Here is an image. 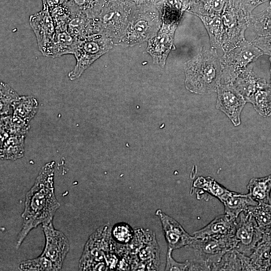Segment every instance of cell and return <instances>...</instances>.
<instances>
[{
	"instance_id": "1",
	"label": "cell",
	"mask_w": 271,
	"mask_h": 271,
	"mask_svg": "<svg viewBox=\"0 0 271 271\" xmlns=\"http://www.w3.org/2000/svg\"><path fill=\"white\" fill-rule=\"evenodd\" d=\"M55 162L47 163L41 168L33 186L26 195L25 207L22 214L23 224L17 240L19 248L33 229L40 224L53 221L60 204L54 187Z\"/></svg>"
},
{
	"instance_id": "2",
	"label": "cell",
	"mask_w": 271,
	"mask_h": 271,
	"mask_svg": "<svg viewBox=\"0 0 271 271\" xmlns=\"http://www.w3.org/2000/svg\"><path fill=\"white\" fill-rule=\"evenodd\" d=\"M185 86L199 94L217 92L221 80L222 65L217 50L203 47L199 53L184 64Z\"/></svg>"
},
{
	"instance_id": "3",
	"label": "cell",
	"mask_w": 271,
	"mask_h": 271,
	"mask_svg": "<svg viewBox=\"0 0 271 271\" xmlns=\"http://www.w3.org/2000/svg\"><path fill=\"white\" fill-rule=\"evenodd\" d=\"M114 45L111 39L101 32L77 40L73 55L76 59L73 69L68 73L70 80L79 78L97 59Z\"/></svg>"
},
{
	"instance_id": "4",
	"label": "cell",
	"mask_w": 271,
	"mask_h": 271,
	"mask_svg": "<svg viewBox=\"0 0 271 271\" xmlns=\"http://www.w3.org/2000/svg\"><path fill=\"white\" fill-rule=\"evenodd\" d=\"M109 226H102L90 236L79 260L80 270H107L103 260L111 264L108 252L109 246L112 243Z\"/></svg>"
},
{
	"instance_id": "5",
	"label": "cell",
	"mask_w": 271,
	"mask_h": 271,
	"mask_svg": "<svg viewBox=\"0 0 271 271\" xmlns=\"http://www.w3.org/2000/svg\"><path fill=\"white\" fill-rule=\"evenodd\" d=\"M249 15L238 0H227L221 16L224 29L222 45L224 52L231 50L245 40L244 33L248 28Z\"/></svg>"
},
{
	"instance_id": "6",
	"label": "cell",
	"mask_w": 271,
	"mask_h": 271,
	"mask_svg": "<svg viewBox=\"0 0 271 271\" xmlns=\"http://www.w3.org/2000/svg\"><path fill=\"white\" fill-rule=\"evenodd\" d=\"M235 245L233 237H208L195 238L189 245L197 253L194 259L200 270H214L222 257L227 251L234 249Z\"/></svg>"
},
{
	"instance_id": "7",
	"label": "cell",
	"mask_w": 271,
	"mask_h": 271,
	"mask_svg": "<svg viewBox=\"0 0 271 271\" xmlns=\"http://www.w3.org/2000/svg\"><path fill=\"white\" fill-rule=\"evenodd\" d=\"M263 52L251 42L245 40L231 50L224 52L221 59V79L232 84L236 78Z\"/></svg>"
},
{
	"instance_id": "8",
	"label": "cell",
	"mask_w": 271,
	"mask_h": 271,
	"mask_svg": "<svg viewBox=\"0 0 271 271\" xmlns=\"http://www.w3.org/2000/svg\"><path fill=\"white\" fill-rule=\"evenodd\" d=\"M162 25L157 14H145L132 17L122 36L114 45L132 46L155 36Z\"/></svg>"
},
{
	"instance_id": "9",
	"label": "cell",
	"mask_w": 271,
	"mask_h": 271,
	"mask_svg": "<svg viewBox=\"0 0 271 271\" xmlns=\"http://www.w3.org/2000/svg\"><path fill=\"white\" fill-rule=\"evenodd\" d=\"M262 234L253 216L247 211L242 212L236 219L234 249L249 256L260 241Z\"/></svg>"
},
{
	"instance_id": "10",
	"label": "cell",
	"mask_w": 271,
	"mask_h": 271,
	"mask_svg": "<svg viewBox=\"0 0 271 271\" xmlns=\"http://www.w3.org/2000/svg\"><path fill=\"white\" fill-rule=\"evenodd\" d=\"M42 227L45 245L41 255L52 263L55 270H60L69 250V241L63 232L55 229L52 221L43 223Z\"/></svg>"
},
{
	"instance_id": "11",
	"label": "cell",
	"mask_w": 271,
	"mask_h": 271,
	"mask_svg": "<svg viewBox=\"0 0 271 271\" xmlns=\"http://www.w3.org/2000/svg\"><path fill=\"white\" fill-rule=\"evenodd\" d=\"M216 108L229 118L235 126L240 124V115L246 101L231 83H220L218 87Z\"/></svg>"
},
{
	"instance_id": "12",
	"label": "cell",
	"mask_w": 271,
	"mask_h": 271,
	"mask_svg": "<svg viewBox=\"0 0 271 271\" xmlns=\"http://www.w3.org/2000/svg\"><path fill=\"white\" fill-rule=\"evenodd\" d=\"M178 24L162 23L158 34L148 40L147 52L152 57L154 63L163 67L173 46V38Z\"/></svg>"
},
{
	"instance_id": "13",
	"label": "cell",
	"mask_w": 271,
	"mask_h": 271,
	"mask_svg": "<svg viewBox=\"0 0 271 271\" xmlns=\"http://www.w3.org/2000/svg\"><path fill=\"white\" fill-rule=\"evenodd\" d=\"M161 222L164 235L168 248L174 250L189 245L194 240V236L187 232L181 225L161 209L155 213Z\"/></svg>"
},
{
	"instance_id": "14",
	"label": "cell",
	"mask_w": 271,
	"mask_h": 271,
	"mask_svg": "<svg viewBox=\"0 0 271 271\" xmlns=\"http://www.w3.org/2000/svg\"><path fill=\"white\" fill-rule=\"evenodd\" d=\"M29 23L42 53L52 43L56 34L55 23L49 8L43 6L41 11L31 15Z\"/></svg>"
},
{
	"instance_id": "15",
	"label": "cell",
	"mask_w": 271,
	"mask_h": 271,
	"mask_svg": "<svg viewBox=\"0 0 271 271\" xmlns=\"http://www.w3.org/2000/svg\"><path fill=\"white\" fill-rule=\"evenodd\" d=\"M131 18L118 9L105 8L98 17L100 32L111 39L114 44L122 36Z\"/></svg>"
},
{
	"instance_id": "16",
	"label": "cell",
	"mask_w": 271,
	"mask_h": 271,
	"mask_svg": "<svg viewBox=\"0 0 271 271\" xmlns=\"http://www.w3.org/2000/svg\"><path fill=\"white\" fill-rule=\"evenodd\" d=\"M268 84L264 79L259 78L256 75L253 71V66L251 64L232 83L246 102L251 103L255 93L258 90L265 88Z\"/></svg>"
},
{
	"instance_id": "17",
	"label": "cell",
	"mask_w": 271,
	"mask_h": 271,
	"mask_svg": "<svg viewBox=\"0 0 271 271\" xmlns=\"http://www.w3.org/2000/svg\"><path fill=\"white\" fill-rule=\"evenodd\" d=\"M236 219L224 214L216 217L207 225L194 232L195 238L208 237H233L235 233Z\"/></svg>"
},
{
	"instance_id": "18",
	"label": "cell",
	"mask_w": 271,
	"mask_h": 271,
	"mask_svg": "<svg viewBox=\"0 0 271 271\" xmlns=\"http://www.w3.org/2000/svg\"><path fill=\"white\" fill-rule=\"evenodd\" d=\"M66 29L77 40L85 38L100 32L98 18H90L80 14L70 15Z\"/></svg>"
},
{
	"instance_id": "19",
	"label": "cell",
	"mask_w": 271,
	"mask_h": 271,
	"mask_svg": "<svg viewBox=\"0 0 271 271\" xmlns=\"http://www.w3.org/2000/svg\"><path fill=\"white\" fill-rule=\"evenodd\" d=\"M77 40L66 29L56 30L53 40L42 54L45 57L52 58L73 54Z\"/></svg>"
},
{
	"instance_id": "20",
	"label": "cell",
	"mask_w": 271,
	"mask_h": 271,
	"mask_svg": "<svg viewBox=\"0 0 271 271\" xmlns=\"http://www.w3.org/2000/svg\"><path fill=\"white\" fill-rule=\"evenodd\" d=\"M25 135L8 134L1 132V159L15 160L24 155Z\"/></svg>"
},
{
	"instance_id": "21",
	"label": "cell",
	"mask_w": 271,
	"mask_h": 271,
	"mask_svg": "<svg viewBox=\"0 0 271 271\" xmlns=\"http://www.w3.org/2000/svg\"><path fill=\"white\" fill-rule=\"evenodd\" d=\"M221 202L224 205L225 214L235 219L250 206L258 204L248 193L240 194L231 191Z\"/></svg>"
},
{
	"instance_id": "22",
	"label": "cell",
	"mask_w": 271,
	"mask_h": 271,
	"mask_svg": "<svg viewBox=\"0 0 271 271\" xmlns=\"http://www.w3.org/2000/svg\"><path fill=\"white\" fill-rule=\"evenodd\" d=\"M249 257L254 270H268L271 259V230L263 232L260 241Z\"/></svg>"
},
{
	"instance_id": "23",
	"label": "cell",
	"mask_w": 271,
	"mask_h": 271,
	"mask_svg": "<svg viewBox=\"0 0 271 271\" xmlns=\"http://www.w3.org/2000/svg\"><path fill=\"white\" fill-rule=\"evenodd\" d=\"M248 194L258 204H269L271 192V174L251 179L247 185Z\"/></svg>"
},
{
	"instance_id": "24",
	"label": "cell",
	"mask_w": 271,
	"mask_h": 271,
	"mask_svg": "<svg viewBox=\"0 0 271 271\" xmlns=\"http://www.w3.org/2000/svg\"><path fill=\"white\" fill-rule=\"evenodd\" d=\"M204 24L209 37L211 48L222 49L224 34L223 25L220 16H198Z\"/></svg>"
},
{
	"instance_id": "25",
	"label": "cell",
	"mask_w": 271,
	"mask_h": 271,
	"mask_svg": "<svg viewBox=\"0 0 271 271\" xmlns=\"http://www.w3.org/2000/svg\"><path fill=\"white\" fill-rule=\"evenodd\" d=\"M248 28L258 37L271 35V1L269 6L263 11L248 16Z\"/></svg>"
},
{
	"instance_id": "26",
	"label": "cell",
	"mask_w": 271,
	"mask_h": 271,
	"mask_svg": "<svg viewBox=\"0 0 271 271\" xmlns=\"http://www.w3.org/2000/svg\"><path fill=\"white\" fill-rule=\"evenodd\" d=\"M193 186L217 198L221 202L230 191L210 176L198 177L194 181Z\"/></svg>"
},
{
	"instance_id": "27",
	"label": "cell",
	"mask_w": 271,
	"mask_h": 271,
	"mask_svg": "<svg viewBox=\"0 0 271 271\" xmlns=\"http://www.w3.org/2000/svg\"><path fill=\"white\" fill-rule=\"evenodd\" d=\"M227 0H199L195 7L187 11L197 16H221Z\"/></svg>"
},
{
	"instance_id": "28",
	"label": "cell",
	"mask_w": 271,
	"mask_h": 271,
	"mask_svg": "<svg viewBox=\"0 0 271 271\" xmlns=\"http://www.w3.org/2000/svg\"><path fill=\"white\" fill-rule=\"evenodd\" d=\"M38 102L33 96H21L15 105L13 116L29 122L36 114Z\"/></svg>"
},
{
	"instance_id": "29",
	"label": "cell",
	"mask_w": 271,
	"mask_h": 271,
	"mask_svg": "<svg viewBox=\"0 0 271 271\" xmlns=\"http://www.w3.org/2000/svg\"><path fill=\"white\" fill-rule=\"evenodd\" d=\"M1 116L11 115L14 107L20 97L11 87L1 82Z\"/></svg>"
},
{
	"instance_id": "30",
	"label": "cell",
	"mask_w": 271,
	"mask_h": 271,
	"mask_svg": "<svg viewBox=\"0 0 271 271\" xmlns=\"http://www.w3.org/2000/svg\"><path fill=\"white\" fill-rule=\"evenodd\" d=\"M246 211L253 216L262 232L271 230V204H258Z\"/></svg>"
},
{
	"instance_id": "31",
	"label": "cell",
	"mask_w": 271,
	"mask_h": 271,
	"mask_svg": "<svg viewBox=\"0 0 271 271\" xmlns=\"http://www.w3.org/2000/svg\"><path fill=\"white\" fill-rule=\"evenodd\" d=\"M251 104L261 116L265 117L271 115V100L267 87L255 93Z\"/></svg>"
},
{
	"instance_id": "32",
	"label": "cell",
	"mask_w": 271,
	"mask_h": 271,
	"mask_svg": "<svg viewBox=\"0 0 271 271\" xmlns=\"http://www.w3.org/2000/svg\"><path fill=\"white\" fill-rule=\"evenodd\" d=\"M19 267L21 270H55L52 263L41 255L35 258L22 261Z\"/></svg>"
},
{
	"instance_id": "33",
	"label": "cell",
	"mask_w": 271,
	"mask_h": 271,
	"mask_svg": "<svg viewBox=\"0 0 271 271\" xmlns=\"http://www.w3.org/2000/svg\"><path fill=\"white\" fill-rule=\"evenodd\" d=\"M111 232L114 240L121 244L130 242L134 235L131 227L128 224L122 222L115 224Z\"/></svg>"
},
{
	"instance_id": "34",
	"label": "cell",
	"mask_w": 271,
	"mask_h": 271,
	"mask_svg": "<svg viewBox=\"0 0 271 271\" xmlns=\"http://www.w3.org/2000/svg\"><path fill=\"white\" fill-rule=\"evenodd\" d=\"M173 250L168 248L165 270H190V262L187 260L180 262L175 260L172 256Z\"/></svg>"
},
{
	"instance_id": "35",
	"label": "cell",
	"mask_w": 271,
	"mask_h": 271,
	"mask_svg": "<svg viewBox=\"0 0 271 271\" xmlns=\"http://www.w3.org/2000/svg\"><path fill=\"white\" fill-rule=\"evenodd\" d=\"M263 53L271 57V35L255 38L251 42Z\"/></svg>"
},
{
	"instance_id": "36",
	"label": "cell",
	"mask_w": 271,
	"mask_h": 271,
	"mask_svg": "<svg viewBox=\"0 0 271 271\" xmlns=\"http://www.w3.org/2000/svg\"><path fill=\"white\" fill-rule=\"evenodd\" d=\"M245 11L251 14L252 10L259 5L271 0H238Z\"/></svg>"
},
{
	"instance_id": "37",
	"label": "cell",
	"mask_w": 271,
	"mask_h": 271,
	"mask_svg": "<svg viewBox=\"0 0 271 271\" xmlns=\"http://www.w3.org/2000/svg\"><path fill=\"white\" fill-rule=\"evenodd\" d=\"M267 90L268 92L269 97L271 100V83H268L267 86Z\"/></svg>"
},
{
	"instance_id": "38",
	"label": "cell",
	"mask_w": 271,
	"mask_h": 271,
	"mask_svg": "<svg viewBox=\"0 0 271 271\" xmlns=\"http://www.w3.org/2000/svg\"><path fill=\"white\" fill-rule=\"evenodd\" d=\"M269 61L270 64V82L271 83V57L269 58Z\"/></svg>"
},
{
	"instance_id": "39",
	"label": "cell",
	"mask_w": 271,
	"mask_h": 271,
	"mask_svg": "<svg viewBox=\"0 0 271 271\" xmlns=\"http://www.w3.org/2000/svg\"><path fill=\"white\" fill-rule=\"evenodd\" d=\"M68 1H69V0H62V1H61V4H65V3H66V2H67Z\"/></svg>"
},
{
	"instance_id": "40",
	"label": "cell",
	"mask_w": 271,
	"mask_h": 271,
	"mask_svg": "<svg viewBox=\"0 0 271 271\" xmlns=\"http://www.w3.org/2000/svg\"><path fill=\"white\" fill-rule=\"evenodd\" d=\"M190 1H191V2H198L199 0H190Z\"/></svg>"
},
{
	"instance_id": "41",
	"label": "cell",
	"mask_w": 271,
	"mask_h": 271,
	"mask_svg": "<svg viewBox=\"0 0 271 271\" xmlns=\"http://www.w3.org/2000/svg\"><path fill=\"white\" fill-rule=\"evenodd\" d=\"M139 1H141V2H145V1H149V0H138Z\"/></svg>"
},
{
	"instance_id": "42",
	"label": "cell",
	"mask_w": 271,
	"mask_h": 271,
	"mask_svg": "<svg viewBox=\"0 0 271 271\" xmlns=\"http://www.w3.org/2000/svg\"><path fill=\"white\" fill-rule=\"evenodd\" d=\"M268 270H271V267L268 268Z\"/></svg>"
}]
</instances>
